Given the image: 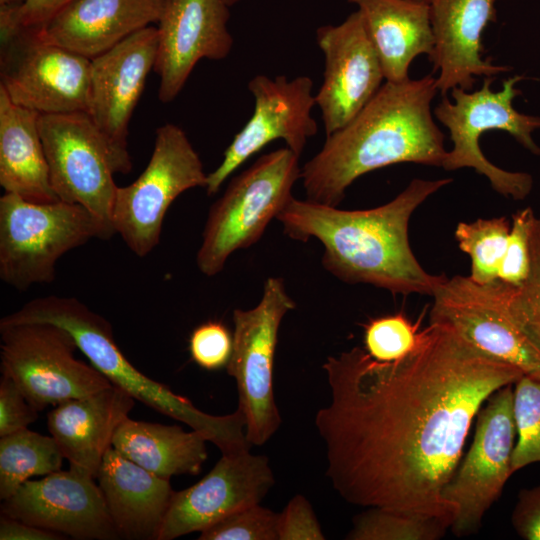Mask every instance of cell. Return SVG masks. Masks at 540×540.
Returning a JSON list of instances; mask_svg holds the SVG:
<instances>
[{
	"mask_svg": "<svg viewBox=\"0 0 540 540\" xmlns=\"http://www.w3.org/2000/svg\"><path fill=\"white\" fill-rule=\"evenodd\" d=\"M329 403L315 426L326 476L346 502L436 516L452 523L442 491L485 401L524 375L480 351L447 324L430 322L394 362L353 347L323 364Z\"/></svg>",
	"mask_w": 540,
	"mask_h": 540,
	"instance_id": "6da1fadb",
	"label": "cell"
},
{
	"mask_svg": "<svg viewBox=\"0 0 540 540\" xmlns=\"http://www.w3.org/2000/svg\"><path fill=\"white\" fill-rule=\"evenodd\" d=\"M453 180L413 179L394 199L366 210H343L294 197L278 214L284 233L323 246V267L350 284L364 283L392 294L432 296L445 279L427 272L409 242V221L431 195Z\"/></svg>",
	"mask_w": 540,
	"mask_h": 540,
	"instance_id": "7a4b0ae2",
	"label": "cell"
},
{
	"mask_svg": "<svg viewBox=\"0 0 540 540\" xmlns=\"http://www.w3.org/2000/svg\"><path fill=\"white\" fill-rule=\"evenodd\" d=\"M436 77L388 82L301 168L306 199L338 206L360 176L398 163L442 167L447 150L431 103Z\"/></svg>",
	"mask_w": 540,
	"mask_h": 540,
	"instance_id": "3957f363",
	"label": "cell"
},
{
	"mask_svg": "<svg viewBox=\"0 0 540 540\" xmlns=\"http://www.w3.org/2000/svg\"><path fill=\"white\" fill-rule=\"evenodd\" d=\"M2 322H47L67 330L90 364L112 385L148 407L204 434L222 454L250 450L240 409L231 414H207L167 386L141 373L118 347L111 324L74 297L49 295L25 303Z\"/></svg>",
	"mask_w": 540,
	"mask_h": 540,
	"instance_id": "277c9868",
	"label": "cell"
},
{
	"mask_svg": "<svg viewBox=\"0 0 540 540\" xmlns=\"http://www.w3.org/2000/svg\"><path fill=\"white\" fill-rule=\"evenodd\" d=\"M113 234L85 207L62 200L33 202L16 194L0 198V278L24 291L55 279L67 252Z\"/></svg>",
	"mask_w": 540,
	"mask_h": 540,
	"instance_id": "5b68a950",
	"label": "cell"
},
{
	"mask_svg": "<svg viewBox=\"0 0 540 540\" xmlns=\"http://www.w3.org/2000/svg\"><path fill=\"white\" fill-rule=\"evenodd\" d=\"M523 79L520 75L509 77L499 91H493L494 77H484L480 89L470 92L455 87L451 90L453 102L444 97L434 109L436 118L449 130L452 142L442 167L447 171L472 168L485 176L497 193L515 200L530 194L532 176L494 165L482 153L479 141L486 131L501 130L531 153L540 155V147L532 138V132L540 129V117L520 113L513 107L514 99L521 94L515 85Z\"/></svg>",
	"mask_w": 540,
	"mask_h": 540,
	"instance_id": "8992f818",
	"label": "cell"
},
{
	"mask_svg": "<svg viewBox=\"0 0 540 540\" xmlns=\"http://www.w3.org/2000/svg\"><path fill=\"white\" fill-rule=\"evenodd\" d=\"M301 177L299 156L288 147L266 153L235 176L212 205L197 251L201 273H220L237 250L254 245L293 198Z\"/></svg>",
	"mask_w": 540,
	"mask_h": 540,
	"instance_id": "52a82bcc",
	"label": "cell"
},
{
	"mask_svg": "<svg viewBox=\"0 0 540 540\" xmlns=\"http://www.w3.org/2000/svg\"><path fill=\"white\" fill-rule=\"evenodd\" d=\"M199 154L184 130L167 123L156 130L153 151L143 172L131 184L117 187L112 224L138 257L158 245L168 208L183 192L206 187Z\"/></svg>",
	"mask_w": 540,
	"mask_h": 540,
	"instance_id": "ba28073f",
	"label": "cell"
},
{
	"mask_svg": "<svg viewBox=\"0 0 540 540\" xmlns=\"http://www.w3.org/2000/svg\"><path fill=\"white\" fill-rule=\"evenodd\" d=\"M295 307L283 279L269 277L254 308L233 311V349L226 369L236 382L251 445L265 444L281 424L273 390L274 358L281 322Z\"/></svg>",
	"mask_w": 540,
	"mask_h": 540,
	"instance_id": "9c48e42d",
	"label": "cell"
},
{
	"mask_svg": "<svg viewBox=\"0 0 540 540\" xmlns=\"http://www.w3.org/2000/svg\"><path fill=\"white\" fill-rule=\"evenodd\" d=\"M0 337L2 374L18 385L38 411L112 385L94 366L75 357L78 346L60 326L0 321Z\"/></svg>",
	"mask_w": 540,
	"mask_h": 540,
	"instance_id": "30bf717a",
	"label": "cell"
},
{
	"mask_svg": "<svg viewBox=\"0 0 540 540\" xmlns=\"http://www.w3.org/2000/svg\"><path fill=\"white\" fill-rule=\"evenodd\" d=\"M472 444L461 458L442 496L455 510L450 526L457 537L476 533L490 507L500 497L513 473L516 443L513 388L495 391L476 416Z\"/></svg>",
	"mask_w": 540,
	"mask_h": 540,
	"instance_id": "8fae6325",
	"label": "cell"
},
{
	"mask_svg": "<svg viewBox=\"0 0 540 540\" xmlns=\"http://www.w3.org/2000/svg\"><path fill=\"white\" fill-rule=\"evenodd\" d=\"M91 59L23 28L1 45L0 87L10 100L39 114L87 112Z\"/></svg>",
	"mask_w": 540,
	"mask_h": 540,
	"instance_id": "7c38bea8",
	"label": "cell"
},
{
	"mask_svg": "<svg viewBox=\"0 0 540 540\" xmlns=\"http://www.w3.org/2000/svg\"><path fill=\"white\" fill-rule=\"evenodd\" d=\"M509 284H481L470 276L445 277L432 297L430 322L449 325L485 354L540 379V351L509 311Z\"/></svg>",
	"mask_w": 540,
	"mask_h": 540,
	"instance_id": "4fadbf2b",
	"label": "cell"
},
{
	"mask_svg": "<svg viewBox=\"0 0 540 540\" xmlns=\"http://www.w3.org/2000/svg\"><path fill=\"white\" fill-rule=\"evenodd\" d=\"M52 188L59 200L82 205L114 235L117 190L107 147L87 112L39 114Z\"/></svg>",
	"mask_w": 540,
	"mask_h": 540,
	"instance_id": "5bb4252c",
	"label": "cell"
},
{
	"mask_svg": "<svg viewBox=\"0 0 540 540\" xmlns=\"http://www.w3.org/2000/svg\"><path fill=\"white\" fill-rule=\"evenodd\" d=\"M157 29L147 26L91 59L88 114L107 147L113 170L128 174V126L146 79L154 69Z\"/></svg>",
	"mask_w": 540,
	"mask_h": 540,
	"instance_id": "9a60e30c",
	"label": "cell"
},
{
	"mask_svg": "<svg viewBox=\"0 0 540 540\" xmlns=\"http://www.w3.org/2000/svg\"><path fill=\"white\" fill-rule=\"evenodd\" d=\"M248 89L254 98L253 113L225 150L221 163L208 174V195L216 194L236 169L267 144L281 139L300 157L307 140L317 133L311 113L316 102L310 77L289 80L283 75L273 79L257 75Z\"/></svg>",
	"mask_w": 540,
	"mask_h": 540,
	"instance_id": "2e32d148",
	"label": "cell"
},
{
	"mask_svg": "<svg viewBox=\"0 0 540 540\" xmlns=\"http://www.w3.org/2000/svg\"><path fill=\"white\" fill-rule=\"evenodd\" d=\"M316 41L324 55V73L315 102L328 136L344 127L363 109L385 78L358 10L339 25L319 27Z\"/></svg>",
	"mask_w": 540,
	"mask_h": 540,
	"instance_id": "e0dca14e",
	"label": "cell"
},
{
	"mask_svg": "<svg viewBox=\"0 0 540 540\" xmlns=\"http://www.w3.org/2000/svg\"><path fill=\"white\" fill-rule=\"evenodd\" d=\"M75 467L27 480L2 500L1 514L79 540L119 538L103 493Z\"/></svg>",
	"mask_w": 540,
	"mask_h": 540,
	"instance_id": "ac0fdd59",
	"label": "cell"
},
{
	"mask_svg": "<svg viewBox=\"0 0 540 540\" xmlns=\"http://www.w3.org/2000/svg\"><path fill=\"white\" fill-rule=\"evenodd\" d=\"M274 482L268 457L249 450L222 454L200 481L174 492L157 540L200 533L240 509L261 503Z\"/></svg>",
	"mask_w": 540,
	"mask_h": 540,
	"instance_id": "d6986e66",
	"label": "cell"
},
{
	"mask_svg": "<svg viewBox=\"0 0 540 540\" xmlns=\"http://www.w3.org/2000/svg\"><path fill=\"white\" fill-rule=\"evenodd\" d=\"M229 17L224 0H163L153 69L160 77L161 102L178 96L201 59L223 60L230 54Z\"/></svg>",
	"mask_w": 540,
	"mask_h": 540,
	"instance_id": "ffe728a7",
	"label": "cell"
},
{
	"mask_svg": "<svg viewBox=\"0 0 540 540\" xmlns=\"http://www.w3.org/2000/svg\"><path fill=\"white\" fill-rule=\"evenodd\" d=\"M498 0H432L430 19L434 51L429 57L433 71H438L436 86L445 96L460 87L471 91L476 76L496 77L510 71L509 66L494 65L483 59L482 33L497 19Z\"/></svg>",
	"mask_w": 540,
	"mask_h": 540,
	"instance_id": "44dd1931",
	"label": "cell"
},
{
	"mask_svg": "<svg viewBox=\"0 0 540 540\" xmlns=\"http://www.w3.org/2000/svg\"><path fill=\"white\" fill-rule=\"evenodd\" d=\"M163 0H73L40 35L88 59L116 46L131 34L157 23Z\"/></svg>",
	"mask_w": 540,
	"mask_h": 540,
	"instance_id": "7402d4cb",
	"label": "cell"
},
{
	"mask_svg": "<svg viewBox=\"0 0 540 540\" xmlns=\"http://www.w3.org/2000/svg\"><path fill=\"white\" fill-rule=\"evenodd\" d=\"M135 399L111 385L90 395L56 405L47 415L51 436L57 441L70 467L94 478L112 446L115 431L128 418Z\"/></svg>",
	"mask_w": 540,
	"mask_h": 540,
	"instance_id": "603a6c76",
	"label": "cell"
},
{
	"mask_svg": "<svg viewBox=\"0 0 540 540\" xmlns=\"http://www.w3.org/2000/svg\"><path fill=\"white\" fill-rule=\"evenodd\" d=\"M96 479L119 537L158 539L175 492L168 479L130 461L112 446Z\"/></svg>",
	"mask_w": 540,
	"mask_h": 540,
	"instance_id": "cb8c5ba5",
	"label": "cell"
},
{
	"mask_svg": "<svg viewBox=\"0 0 540 540\" xmlns=\"http://www.w3.org/2000/svg\"><path fill=\"white\" fill-rule=\"evenodd\" d=\"M357 6L378 54L385 81L409 79V67L434 51L429 4L413 0H348Z\"/></svg>",
	"mask_w": 540,
	"mask_h": 540,
	"instance_id": "d4e9b609",
	"label": "cell"
},
{
	"mask_svg": "<svg viewBox=\"0 0 540 540\" xmlns=\"http://www.w3.org/2000/svg\"><path fill=\"white\" fill-rule=\"evenodd\" d=\"M39 113L13 103L0 87V185L33 202L59 200L50 181Z\"/></svg>",
	"mask_w": 540,
	"mask_h": 540,
	"instance_id": "484cf974",
	"label": "cell"
},
{
	"mask_svg": "<svg viewBox=\"0 0 540 540\" xmlns=\"http://www.w3.org/2000/svg\"><path fill=\"white\" fill-rule=\"evenodd\" d=\"M207 438L199 431L125 419L117 428L112 447L125 458L165 479L197 475L207 459Z\"/></svg>",
	"mask_w": 540,
	"mask_h": 540,
	"instance_id": "4316f807",
	"label": "cell"
},
{
	"mask_svg": "<svg viewBox=\"0 0 540 540\" xmlns=\"http://www.w3.org/2000/svg\"><path fill=\"white\" fill-rule=\"evenodd\" d=\"M63 459L53 436L25 428L0 437V498L13 495L32 476L59 471Z\"/></svg>",
	"mask_w": 540,
	"mask_h": 540,
	"instance_id": "83f0119b",
	"label": "cell"
},
{
	"mask_svg": "<svg viewBox=\"0 0 540 540\" xmlns=\"http://www.w3.org/2000/svg\"><path fill=\"white\" fill-rule=\"evenodd\" d=\"M448 520L406 510L369 507L353 518L348 540H438L450 529Z\"/></svg>",
	"mask_w": 540,
	"mask_h": 540,
	"instance_id": "f1b7e54d",
	"label": "cell"
},
{
	"mask_svg": "<svg viewBox=\"0 0 540 540\" xmlns=\"http://www.w3.org/2000/svg\"><path fill=\"white\" fill-rule=\"evenodd\" d=\"M509 230L510 223L505 216L457 224L454 235L460 250L470 257L472 280L487 284L498 279Z\"/></svg>",
	"mask_w": 540,
	"mask_h": 540,
	"instance_id": "f546056e",
	"label": "cell"
},
{
	"mask_svg": "<svg viewBox=\"0 0 540 540\" xmlns=\"http://www.w3.org/2000/svg\"><path fill=\"white\" fill-rule=\"evenodd\" d=\"M513 415L517 439L511 469L540 462V379L523 375L514 383Z\"/></svg>",
	"mask_w": 540,
	"mask_h": 540,
	"instance_id": "4dcf8cb0",
	"label": "cell"
},
{
	"mask_svg": "<svg viewBox=\"0 0 540 540\" xmlns=\"http://www.w3.org/2000/svg\"><path fill=\"white\" fill-rule=\"evenodd\" d=\"M510 314L532 344L540 351V219L531 234V266L520 286H509Z\"/></svg>",
	"mask_w": 540,
	"mask_h": 540,
	"instance_id": "1f68e13d",
	"label": "cell"
},
{
	"mask_svg": "<svg viewBox=\"0 0 540 540\" xmlns=\"http://www.w3.org/2000/svg\"><path fill=\"white\" fill-rule=\"evenodd\" d=\"M418 335V324L402 313L378 317L364 325V349L377 361L394 362L414 349Z\"/></svg>",
	"mask_w": 540,
	"mask_h": 540,
	"instance_id": "d6a6232c",
	"label": "cell"
},
{
	"mask_svg": "<svg viewBox=\"0 0 540 540\" xmlns=\"http://www.w3.org/2000/svg\"><path fill=\"white\" fill-rule=\"evenodd\" d=\"M277 521V512L258 503L203 530L198 540H278Z\"/></svg>",
	"mask_w": 540,
	"mask_h": 540,
	"instance_id": "836d02e7",
	"label": "cell"
},
{
	"mask_svg": "<svg viewBox=\"0 0 540 540\" xmlns=\"http://www.w3.org/2000/svg\"><path fill=\"white\" fill-rule=\"evenodd\" d=\"M536 218L531 207L513 214L506 250L498 271L500 281L517 287L526 280L531 266V234Z\"/></svg>",
	"mask_w": 540,
	"mask_h": 540,
	"instance_id": "e575fe53",
	"label": "cell"
},
{
	"mask_svg": "<svg viewBox=\"0 0 540 540\" xmlns=\"http://www.w3.org/2000/svg\"><path fill=\"white\" fill-rule=\"evenodd\" d=\"M188 349L199 367L208 371L219 370L230 360L233 333L220 321H207L192 331Z\"/></svg>",
	"mask_w": 540,
	"mask_h": 540,
	"instance_id": "d590c367",
	"label": "cell"
},
{
	"mask_svg": "<svg viewBox=\"0 0 540 540\" xmlns=\"http://www.w3.org/2000/svg\"><path fill=\"white\" fill-rule=\"evenodd\" d=\"M278 540H324L319 521L303 495L294 496L278 513Z\"/></svg>",
	"mask_w": 540,
	"mask_h": 540,
	"instance_id": "8d00e7d4",
	"label": "cell"
},
{
	"mask_svg": "<svg viewBox=\"0 0 540 540\" xmlns=\"http://www.w3.org/2000/svg\"><path fill=\"white\" fill-rule=\"evenodd\" d=\"M38 418L18 385L2 374L0 379V437L28 428Z\"/></svg>",
	"mask_w": 540,
	"mask_h": 540,
	"instance_id": "74e56055",
	"label": "cell"
},
{
	"mask_svg": "<svg viewBox=\"0 0 540 540\" xmlns=\"http://www.w3.org/2000/svg\"><path fill=\"white\" fill-rule=\"evenodd\" d=\"M511 522L519 537L540 540V484L519 492Z\"/></svg>",
	"mask_w": 540,
	"mask_h": 540,
	"instance_id": "f35d334b",
	"label": "cell"
},
{
	"mask_svg": "<svg viewBox=\"0 0 540 540\" xmlns=\"http://www.w3.org/2000/svg\"><path fill=\"white\" fill-rule=\"evenodd\" d=\"M64 535L1 514L0 540H60Z\"/></svg>",
	"mask_w": 540,
	"mask_h": 540,
	"instance_id": "ab89813d",
	"label": "cell"
},
{
	"mask_svg": "<svg viewBox=\"0 0 540 540\" xmlns=\"http://www.w3.org/2000/svg\"><path fill=\"white\" fill-rule=\"evenodd\" d=\"M73 0H26L21 8V23L25 28L47 24Z\"/></svg>",
	"mask_w": 540,
	"mask_h": 540,
	"instance_id": "60d3db41",
	"label": "cell"
},
{
	"mask_svg": "<svg viewBox=\"0 0 540 540\" xmlns=\"http://www.w3.org/2000/svg\"><path fill=\"white\" fill-rule=\"evenodd\" d=\"M26 0H0V6H22Z\"/></svg>",
	"mask_w": 540,
	"mask_h": 540,
	"instance_id": "b9f144b4",
	"label": "cell"
},
{
	"mask_svg": "<svg viewBox=\"0 0 540 540\" xmlns=\"http://www.w3.org/2000/svg\"><path fill=\"white\" fill-rule=\"evenodd\" d=\"M240 0H224V2L230 7L234 5L235 3L239 2Z\"/></svg>",
	"mask_w": 540,
	"mask_h": 540,
	"instance_id": "7bdbcfd3",
	"label": "cell"
},
{
	"mask_svg": "<svg viewBox=\"0 0 540 540\" xmlns=\"http://www.w3.org/2000/svg\"><path fill=\"white\" fill-rule=\"evenodd\" d=\"M413 1L421 2V3H425V4H430V2H431L432 0H413Z\"/></svg>",
	"mask_w": 540,
	"mask_h": 540,
	"instance_id": "ee69618b",
	"label": "cell"
}]
</instances>
